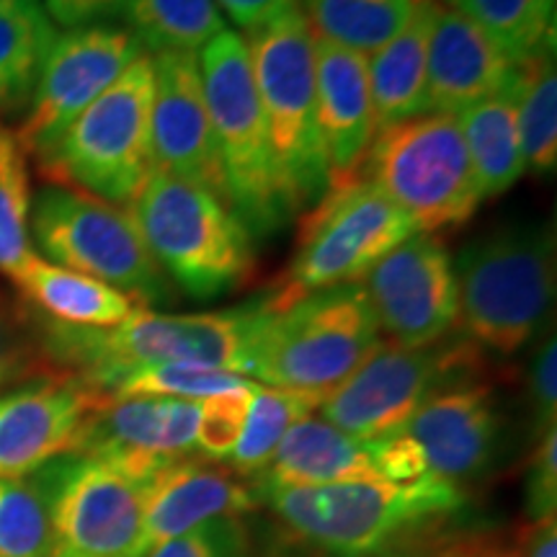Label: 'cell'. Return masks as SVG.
<instances>
[{"label": "cell", "mask_w": 557, "mask_h": 557, "mask_svg": "<svg viewBox=\"0 0 557 557\" xmlns=\"http://www.w3.org/2000/svg\"><path fill=\"white\" fill-rule=\"evenodd\" d=\"M315 107L329 186L359 178L377 137L367 54L315 37Z\"/></svg>", "instance_id": "cell-21"}, {"label": "cell", "mask_w": 557, "mask_h": 557, "mask_svg": "<svg viewBox=\"0 0 557 557\" xmlns=\"http://www.w3.org/2000/svg\"><path fill=\"white\" fill-rule=\"evenodd\" d=\"M256 508V491L230 468L181 457L145 480L143 557L163 542L214 519H238Z\"/></svg>", "instance_id": "cell-20"}, {"label": "cell", "mask_w": 557, "mask_h": 557, "mask_svg": "<svg viewBox=\"0 0 557 557\" xmlns=\"http://www.w3.org/2000/svg\"><path fill=\"white\" fill-rule=\"evenodd\" d=\"M250 389H253V382L248 387L230 389V393L199 400L197 449L209 462H218V459L222 462V459H230V455H233L243 426H246Z\"/></svg>", "instance_id": "cell-38"}, {"label": "cell", "mask_w": 557, "mask_h": 557, "mask_svg": "<svg viewBox=\"0 0 557 557\" xmlns=\"http://www.w3.org/2000/svg\"><path fill=\"white\" fill-rule=\"evenodd\" d=\"M122 13L145 54H199L227 29L218 0H124Z\"/></svg>", "instance_id": "cell-29"}, {"label": "cell", "mask_w": 557, "mask_h": 557, "mask_svg": "<svg viewBox=\"0 0 557 557\" xmlns=\"http://www.w3.org/2000/svg\"><path fill=\"white\" fill-rule=\"evenodd\" d=\"M199 70L230 207L248 233H276L287 225L289 214L278 197L246 37L225 29L209 39L199 52Z\"/></svg>", "instance_id": "cell-8"}, {"label": "cell", "mask_w": 557, "mask_h": 557, "mask_svg": "<svg viewBox=\"0 0 557 557\" xmlns=\"http://www.w3.org/2000/svg\"><path fill=\"white\" fill-rule=\"evenodd\" d=\"M250 70L267 122L276 186L289 218L329 191L315 107V34L292 9L246 37Z\"/></svg>", "instance_id": "cell-5"}, {"label": "cell", "mask_w": 557, "mask_h": 557, "mask_svg": "<svg viewBox=\"0 0 557 557\" xmlns=\"http://www.w3.org/2000/svg\"><path fill=\"white\" fill-rule=\"evenodd\" d=\"M29 235L50 263L107 282L139 308L150 310L173 295L171 278L150 256L127 207L47 184L32 197Z\"/></svg>", "instance_id": "cell-10"}, {"label": "cell", "mask_w": 557, "mask_h": 557, "mask_svg": "<svg viewBox=\"0 0 557 557\" xmlns=\"http://www.w3.org/2000/svg\"><path fill=\"white\" fill-rule=\"evenodd\" d=\"M403 431L413 436L434 475L462 485L483 475L498 455L504 418L496 389L485 377L451 382L431 395Z\"/></svg>", "instance_id": "cell-19"}, {"label": "cell", "mask_w": 557, "mask_h": 557, "mask_svg": "<svg viewBox=\"0 0 557 557\" xmlns=\"http://www.w3.org/2000/svg\"><path fill=\"white\" fill-rule=\"evenodd\" d=\"M517 557H557V513L517 524Z\"/></svg>", "instance_id": "cell-45"}, {"label": "cell", "mask_w": 557, "mask_h": 557, "mask_svg": "<svg viewBox=\"0 0 557 557\" xmlns=\"http://www.w3.org/2000/svg\"><path fill=\"white\" fill-rule=\"evenodd\" d=\"M421 0H302L315 37L359 54L377 52L413 16Z\"/></svg>", "instance_id": "cell-30"}, {"label": "cell", "mask_w": 557, "mask_h": 557, "mask_svg": "<svg viewBox=\"0 0 557 557\" xmlns=\"http://www.w3.org/2000/svg\"><path fill=\"white\" fill-rule=\"evenodd\" d=\"M152 60L139 54L41 156L50 184L129 207L152 173Z\"/></svg>", "instance_id": "cell-6"}, {"label": "cell", "mask_w": 557, "mask_h": 557, "mask_svg": "<svg viewBox=\"0 0 557 557\" xmlns=\"http://www.w3.org/2000/svg\"><path fill=\"white\" fill-rule=\"evenodd\" d=\"M380 333L361 284L315 292L282 312L269 310L250 377L329 395L380 344Z\"/></svg>", "instance_id": "cell-11"}, {"label": "cell", "mask_w": 557, "mask_h": 557, "mask_svg": "<svg viewBox=\"0 0 557 557\" xmlns=\"http://www.w3.org/2000/svg\"><path fill=\"white\" fill-rule=\"evenodd\" d=\"M50 468L0 480V557H52Z\"/></svg>", "instance_id": "cell-32"}, {"label": "cell", "mask_w": 557, "mask_h": 557, "mask_svg": "<svg viewBox=\"0 0 557 557\" xmlns=\"http://www.w3.org/2000/svg\"><path fill=\"white\" fill-rule=\"evenodd\" d=\"M323 393H302V389H284L253 382L250 406L243 434L230 455V470L240 478L261 475L274 459L278 444L289 434V429L302 418L315 416L323 400Z\"/></svg>", "instance_id": "cell-28"}, {"label": "cell", "mask_w": 557, "mask_h": 557, "mask_svg": "<svg viewBox=\"0 0 557 557\" xmlns=\"http://www.w3.org/2000/svg\"><path fill=\"white\" fill-rule=\"evenodd\" d=\"M218 5L243 32L250 34L297 9L299 0H218Z\"/></svg>", "instance_id": "cell-43"}, {"label": "cell", "mask_w": 557, "mask_h": 557, "mask_svg": "<svg viewBox=\"0 0 557 557\" xmlns=\"http://www.w3.org/2000/svg\"><path fill=\"white\" fill-rule=\"evenodd\" d=\"M58 374L45 348L41 318L21 297L0 289V389Z\"/></svg>", "instance_id": "cell-37"}, {"label": "cell", "mask_w": 557, "mask_h": 557, "mask_svg": "<svg viewBox=\"0 0 557 557\" xmlns=\"http://www.w3.org/2000/svg\"><path fill=\"white\" fill-rule=\"evenodd\" d=\"M527 410L534 442L557 426V341L555 331L542 333L527 364Z\"/></svg>", "instance_id": "cell-39"}, {"label": "cell", "mask_w": 557, "mask_h": 557, "mask_svg": "<svg viewBox=\"0 0 557 557\" xmlns=\"http://www.w3.org/2000/svg\"><path fill=\"white\" fill-rule=\"evenodd\" d=\"M387 341L421 348L457 329V282L449 250L434 235L413 233L361 278Z\"/></svg>", "instance_id": "cell-15"}, {"label": "cell", "mask_w": 557, "mask_h": 557, "mask_svg": "<svg viewBox=\"0 0 557 557\" xmlns=\"http://www.w3.org/2000/svg\"><path fill=\"white\" fill-rule=\"evenodd\" d=\"M145 50L135 34L114 26H81L54 39L16 139L41 158Z\"/></svg>", "instance_id": "cell-14"}, {"label": "cell", "mask_w": 557, "mask_h": 557, "mask_svg": "<svg viewBox=\"0 0 557 557\" xmlns=\"http://www.w3.org/2000/svg\"><path fill=\"white\" fill-rule=\"evenodd\" d=\"M127 209L160 271L189 297H225L253 274L248 227L205 186L152 171Z\"/></svg>", "instance_id": "cell-4"}, {"label": "cell", "mask_w": 557, "mask_h": 557, "mask_svg": "<svg viewBox=\"0 0 557 557\" xmlns=\"http://www.w3.org/2000/svg\"><path fill=\"white\" fill-rule=\"evenodd\" d=\"M513 75L517 62L506 58L480 26L444 3L436 5L429 37L423 114H459L504 90Z\"/></svg>", "instance_id": "cell-22"}, {"label": "cell", "mask_w": 557, "mask_h": 557, "mask_svg": "<svg viewBox=\"0 0 557 557\" xmlns=\"http://www.w3.org/2000/svg\"><path fill=\"white\" fill-rule=\"evenodd\" d=\"M361 178L426 235L465 225L483 201L457 114L426 111L377 132Z\"/></svg>", "instance_id": "cell-9"}, {"label": "cell", "mask_w": 557, "mask_h": 557, "mask_svg": "<svg viewBox=\"0 0 557 557\" xmlns=\"http://www.w3.org/2000/svg\"><path fill=\"white\" fill-rule=\"evenodd\" d=\"M436 5L438 0H421L408 24L387 45L372 52V58H367L369 96L377 132L423 114L429 37Z\"/></svg>", "instance_id": "cell-25"}, {"label": "cell", "mask_w": 557, "mask_h": 557, "mask_svg": "<svg viewBox=\"0 0 557 557\" xmlns=\"http://www.w3.org/2000/svg\"><path fill=\"white\" fill-rule=\"evenodd\" d=\"M47 468L52 557H143L145 480L83 455L60 457Z\"/></svg>", "instance_id": "cell-13"}, {"label": "cell", "mask_w": 557, "mask_h": 557, "mask_svg": "<svg viewBox=\"0 0 557 557\" xmlns=\"http://www.w3.org/2000/svg\"><path fill=\"white\" fill-rule=\"evenodd\" d=\"M267 320L261 299L186 315L139 308L114 329H70L45 318L41 331L54 372L78 377L109 398L122 377L156 364H197L248 377Z\"/></svg>", "instance_id": "cell-1"}, {"label": "cell", "mask_w": 557, "mask_h": 557, "mask_svg": "<svg viewBox=\"0 0 557 557\" xmlns=\"http://www.w3.org/2000/svg\"><path fill=\"white\" fill-rule=\"evenodd\" d=\"M377 557H517V527L468 524L455 513L403 534Z\"/></svg>", "instance_id": "cell-34"}, {"label": "cell", "mask_w": 557, "mask_h": 557, "mask_svg": "<svg viewBox=\"0 0 557 557\" xmlns=\"http://www.w3.org/2000/svg\"><path fill=\"white\" fill-rule=\"evenodd\" d=\"M259 478L256 493L380 480L369 442L346 434L318 416L302 418L289 429Z\"/></svg>", "instance_id": "cell-23"}, {"label": "cell", "mask_w": 557, "mask_h": 557, "mask_svg": "<svg viewBox=\"0 0 557 557\" xmlns=\"http://www.w3.org/2000/svg\"><path fill=\"white\" fill-rule=\"evenodd\" d=\"M109 398L78 377L50 374L0 395V480L24 478L78 451L83 429Z\"/></svg>", "instance_id": "cell-17"}, {"label": "cell", "mask_w": 557, "mask_h": 557, "mask_svg": "<svg viewBox=\"0 0 557 557\" xmlns=\"http://www.w3.org/2000/svg\"><path fill=\"white\" fill-rule=\"evenodd\" d=\"M124 0H47V16L67 26V29H81L90 21L109 18L122 13Z\"/></svg>", "instance_id": "cell-44"}, {"label": "cell", "mask_w": 557, "mask_h": 557, "mask_svg": "<svg viewBox=\"0 0 557 557\" xmlns=\"http://www.w3.org/2000/svg\"><path fill=\"white\" fill-rule=\"evenodd\" d=\"M152 60V171L191 181L227 201L218 143L201 86L199 54L160 52ZM233 209V207H230Z\"/></svg>", "instance_id": "cell-16"}, {"label": "cell", "mask_w": 557, "mask_h": 557, "mask_svg": "<svg viewBox=\"0 0 557 557\" xmlns=\"http://www.w3.org/2000/svg\"><path fill=\"white\" fill-rule=\"evenodd\" d=\"M472 377H485V357L462 333L421 348L380 338L367 359L329 393L320 413L346 434L374 442L400 434L442 387Z\"/></svg>", "instance_id": "cell-12"}, {"label": "cell", "mask_w": 557, "mask_h": 557, "mask_svg": "<svg viewBox=\"0 0 557 557\" xmlns=\"http://www.w3.org/2000/svg\"><path fill=\"white\" fill-rule=\"evenodd\" d=\"M557 511V426L534 442L527 462L524 483V517L540 521L555 517Z\"/></svg>", "instance_id": "cell-41"}, {"label": "cell", "mask_w": 557, "mask_h": 557, "mask_svg": "<svg viewBox=\"0 0 557 557\" xmlns=\"http://www.w3.org/2000/svg\"><path fill=\"white\" fill-rule=\"evenodd\" d=\"M369 447H372V459L380 480H387V483L406 485L431 472L421 447L406 431L385 438H374V442H369Z\"/></svg>", "instance_id": "cell-42"}, {"label": "cell", "mask_w": 557, "mask_h": 557, "mask_svg": "<svg viewBox=\"0 0 557 557\" xmlns=\"http://www.w3.org/2000/svg\"><path fill=\"white\" fill-rule=\"evenodd\" d=\"M248 377L222 372L212 367L197 364H156L143 367L116 382L109 393V400L127 398H181V400H205L212 395L230 393V389L248 387Z\"/></svg>", "instance_id": "cell-36"}, {"label": "cell", "mask_w": 557, "mask_h": 557, "mask_svg": "<svg viewBox=\"0 0 557 557\" xmlns=\"http://www.w3.org/2000/svg\"><path fill=\"white\" fill-rule=\"evenodd\" d=\"M444 3L480 26L517 65L555 45V0H444Z\"/></svg>", "instance_id": "cell-33"}, {"label": "cell", "mask_w": 557, "mask_h": 557, "mask_svg": "<svg viewBox=\"0 0 557 557\" xmlns=\"http://www.w3.org/2000/svg\"><path fill=\"white\" fill-rule=\"evenodd\" d=\"M274 517L329 557H377L403 534L465 511V487L429 472L413 483L354 480L263 491Z\"/></svg>", "instance_id": "cell-3"}, {"label": "cell", "mask_w": 557, "mask_h": 557, "mask_svg": "<svg viewBox=\"0 0 557 557\" xmlns=\"http://www.w3.org/2000/svg\"><path fill=\"white\" fill-rule=\"evenodd\" d=\"M457 329L498 357H513L545 333L557 289L549 225H504L480 235L451 261Z\"/></svg>", "instance_id": "cell-2"}, {"label": "cell", "mask_w": 557, "mask_h": 557, "mask_svg": "<svg viewBox=\"0 0 557 557\" xmlns=\"http://www.w3.org/2000/svg\"><path fill=\"white\" fill-rule=\"evenodd\" d=\"M3 132H5V129H3V127H0V135H3Z\"/></svg>", "instance_id": "cell-46"}, {"label": "cell", "mask_w": 557, "mask_h": 557, "mask_svg": "<svg viewBox=\"0 0 557 557\" xmlns=\"http://www.w3.org/2000/svg\"><path fill=\"white\" fill-rule=\"evenodd\" d=\"M32 186L26 152L13 132L0 135V274L11 276L34 256L29 235Z\"/></svg>", "instance_id": "cell-35"}, {"label": "cell", "mask_w": 557, "mask_h": 557, "mask_svg": "<svg viewBox=\"0 0 557 557\" xmlns=\"http://www.w3.org/2000/svg\"><path fill=\"white\" fill-rule=\"evenodd\" d=\"M145 557H253L238 519L207 521L181 537L163 542Z\"/></svg>", "instance_id": "cell-40"}, {"label": "cell", "mask_w": 557, "mask_h": 557, "mask_svg": "<svg viewBox=\"0 0 557 557\" xmlns=\"http://www.w3.org/2000/svg\"><path fill=\"white\" fill-rule=\"evenodd\" d=\"M416 233L413 222L367 178L329 186L299 218L297 250L274 295L263 299L282 312L315 292L359 284L380 259Z\"/></svg>", "instance_id": "cell-7"}, {"label": "cell", "mask_w": 557, "mask_h": 557, "mask_svg": "<svg viewBox=\"0 0 557 557\" xmlns=\"http://www.w3.org/2000/svg\"><path fill=\"white\" fill-rule=\"evenodd\" d=\"M199 400L127 398L94 410L75 455L96 457L137 480L197 449Z\"/></svg>", "instance_id": "cell-18"}, {"label": "cell", "mask_w": 557, "mask_h": 557, "mask_svg": "<svg viewBox=\"0 0 557 557\" xmlns=\"http://www.w3.org/2000/svg\"><path fill=\"white\" fill-rule=\"evenodd\" d=\"M9 278L29 308L70 329H114L139 310L135 299L122 289L39 259L37 253L29 256Z\"/></svg>", "instance_id": "cell-24"}, {"label": "cell", "mask_w": 557, "mask_h": 557, "mask_svg": "<svg viewBox=\"0 0 557 557\" xmlns=\"http://www.w3.org/2000/svg\"><path fill=\"white\" fill-rule=\"evenodd\" d=\"M457 120L468 143L472 171L483 199L511 189L527 171L513 81L496 96H487L475 107L459 111Z\"/></svg>", "instance_id": "cell-26"}, {"label": "cell", "mask_w": 557, "mask_h": 557, "mask_svg": "<svg viewBox=\"0 0 557 557\" xmlns=\"http://www.w3.org/2000/svg\"><path fill=\"white\" fill-rule=\"evenodd\" d=\"M517 111L527 169L540 176H553L557 165V67L555 45L519 62Z\"/></svg>", "instance_id": "cell-31"}, {"label": "cell", "mask_w": 557, "mask_h": 557, "mask_svg": "<svg viewBox=\"0 0 557 557\" xmlns=\"http://www.w3.org/2000/svg\"><path fill=\"white\" fill-rule=\"evenodd\" d=\"M54 39L37 0H0V114L29 109Z\"/></svg>", "instance_id": "cell-27"}]
</instances>
